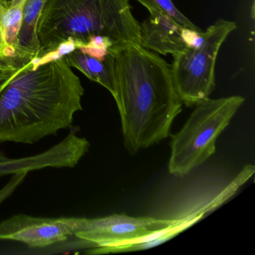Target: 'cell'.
Here are the masks:
<instances>
[{
  "label": "cell",
  "instance_id": "1",
  "mask_svg": "<svg viewBox=\"0 0 255 255\" xmlns=\"http://www.w3.org/2000/svg\"><path fill=\"white\" fill-rule=\"evenodd\" d=\"M116 95L124 142L131 154L160 142L170 135L181 113L171 65L138 44H114Z\"/></svg>",
  "mask_w": 255,
  "mask_h": 255
},
{
  "label": "cell",
  "instance_id": "2",
  "mask_svg": "<svg viewBox=\"0 0 255 255\" xmlns=\"http://www.w3.org/2000/svg\"><path fill=\"white\" fill-rule=\"evenodd\" d=\"M84 93L65 57L22 65L0 88V143L34 144L71 128Z\"/></svg>",
  "mask_w": 255,
  "mask_h": 255
},
{
  "label": "cell",
  "instance_id": "3",
  "mask_svg": "<svg viewBox=\"0 0 255 255\" xmlns=\"http://www.w3.org/2000/svg\"><path fill=\"white\" fill-rule=\"evenodd\" d=\"M97 35L109 37L115 44L140 45V23L129 0H47L37 25L38 54L67 40L85 42Z\"/></svg>",
  "mask_w": 255,
  "mask_h": 255
},
{
  "label": "cell",
  "instance_id": "4",
  "mask_svg": "<svg viewBox=\"0 0 255 255\" xmlns=\"http://www.w3.org/2000/svg\"><path fill=\"white\" fill-rule=\"evenodd\" d=\"M245 101L243 97L234 95L206 98L195 105L183 128L171 135L170 174L187 175L214 154L218 137L228 128Z\"/></svg>",
  "mask_w": 255,
  "mask_h": 255
},
{
  "label": "cell",
  "instance_id": "5",
  "mask_svg": "<svg viewBox=\"0 0 255 255\" xmlns=\"http://www.w3.org/2000/svg\"><path fill=\"white\" fill-rule=\"evenodd\" d=\"M236 29L235 22L219 19L204 32L205 38L201 46L186 47L173 56L171 72L174 87L186 107H194L210 98L216 86L215 68L219 50Z\"/></svg>",
  "mask_w": 255,
  "mask_h": 255
},
{
  "label": "cell",
  "instance_id": "6",
  "mask_svg": "<svg viewBox=\"0 0 255 255\" xmlns=\"http://www.w3.org/2000/svg\"><path fill=\"white\" fill-rule=\"evenodd\" d=\"M180 221L113 214L104 217L80 218L74 236L86 249L117 246L180 223Z\"/></svg>",
  "mask_w": 255,
  "mask_h": 255
},
{
  "label": "cell",
  "instance_id": "7",
  "mask_svg": "<svg viewBox=\"0 0 255 255\" xmlns=\"http://www.w3.org/2000/svg\"><path fill=\"white\" fill-rule=\"evenodd\" d=\"M255 172L253 165H246L242 171L230 181L212 180L208 183H197L198 189H189L182 192L170 209L167 220L189 222L201 220L207 213L214 211L229 200Z\"/></svg>",
  "mask_w": 255,
  "mask_h": 255
},
{
  "label": "cell",
  "instance_id": "8",
  "mask_svg": "<svg viewBox=\"0 0 255 255\" xmlns=\"http://www.w3.org/2000/svg\"><path fill=\"white\" fill-rule=\"evenodd\" d=\"M80 217H35L17 214L0 222V240L20 242L31 248L62 243L74 236Z\"/></svg>",
  "mask_w": 255,
  "mask_h": 255
},
{
  "label": "cell",
  "instance_id": "9",
  "mask_svg": "<svg viewBox=\"0 0 255 255\" xmlns=\"http://www.w3.org/2000/svg\"><path fill=\"white\" fill-rule=\"evenodd\" d=\"M77 132L78 129H71L60 142L33 156L14 159L0 153V177L28 174L45 168H74L90 147L87 138L80 136Z\"/></svg>",
  "mask_w": 255,
  "mask_h": 255
},
{
  "label": "cell",
  "instance_id": "10",
  "mask_svg": "<svg viewBox=\"0 0 255 255\" xmlns=\"http://www.w3.org/2000/svg\"><path fill=\"white\" fill-rule=\"evenodd\" d=\"M182 28L163 13L150 11V17L140 23V45L164 56H175L186 48Z\"/></svg>",
  "mask_w": 255,
  "mask_h": 255
},
{
  "label": "cell",
  "instance_id": "11",
  "mask_svg": "<svg viewBox=\"0 0 255 255\" xmlns=\"http://www.w3.org/2000/svg\"><path fill=\"white\" fill-rule=\"evenodd\" d=\"M46 2L47 0H26L16 50L15 65L18 68L28 63L39 53L37 25Z\"/></svg>",
  "mask_w": 255,
  "mask_h": 255
},
{
  "label": "cell",
  "instance_id": "12",
  "mask_svg": "<svg viewBox=\"0 0 255 255\" xmlns=\"http://www.w3.org/2000/svg\"><path fill=\"white\" fill-rule=\"evenodd\" d=\"M65 59L71 68L79 70L89 80L104 86L114 98L116 83L111 53H109L105 60L101 61L76 50L65 56Z\"/></svg>",
  "mask_w": 255,
  "mask_h": 255
},
{
  "label": "cell",
  "instance_id": "13",
  "mask_svg": "<svg viewBox=\"0 0 255 255\" xmlns=\"http://www.w3.org/2000/svg\"><path fill=\"white\" fill-rule=\"evenodd\" d=\"M198 222L197 220L190 221L185 222L180 225L179 228H176L174 231H171L168 234H165L163 237L152 240L150 242L144 243H125L123 244L117 245V246H105V247L95 248V249H89L88 254L89 255H106V254L124 253V252H138V251L147 250L152 249L159 245L163 244L165 242L175 237L183 231H186L188 228L192 227Z\"/></svg>",
  "mask_w": 255,
  "mask_h": 255
},
{
  "label": "cell",
  "instance_id": "14",
  "mask_svg": "<svg viewBox=\"0 0 255 255\" xmlns=\"http://www.w3.org/2000/svg\"><path fill=\"white\" fill-rule=\"evenodd\" d=\"M145 7L149 12L153 11H160L172 19L179 26L183 28L201 31L187 17L184 15L172 0H135Z\"/></svg>",
  "mask_w": 255,
  "mask_h": 255
},
{
  "label": "cell",
  "instance_id": "15",
  "mask_svg": "<svg viewBox=\"0 0 255 255\" xmlns=\"http://www.w3.org/2000/svg\"><path fill=\"white\" fill-rule=\"evenodd\" d=\"M114 44V41L109 37L101 35H93L85 42H77V50L83 54L104 61L108 56L110 48Z\"/></svg>",
  "mask_w": 255,
  "mask_h": 255
},
{
  "label": "cell",
  "instance_id": "16",
  "mask_svg": "<svg viewBox=\"0 0 255 255\" xmlns=\"http://www.w3.org/2000/svg\"><path fill=\"white\" fill-rule=\"evenodd\" d=\"M76 50L77 43L75 40L68 39L59 44L53 50L38 54L32 60L29 61V63L32 68H35L40 65L62 59Z\"/></svg>",
  "mask_w": 255,
  "mask_h": 255
},
{
  "label": "cell",
  "instance_id": "17",
  "mask_svg": "<svg viewBox=\"0 0 255 255\" xmlns=\"http://www.w3.org/2000/svg\"><path fill=\"white\" fill-rule=\"evenodd\" d=\"M26 175L27 174H14L8 183L0 189V204L12 195L13 192L23 183Z\"/></svg>",
  "mask_w": 255,
  "mask_h": 255
},
{
  "label": "cell",
  "instance_id": "18",
  "mask_svg": "<svg viewBox=\"0 0 255 255\" xmlns=\"http://www.w3.org/2000/svg\"><path fill=\"white\" fill-rule=\"evenodd\" d=\"M18 69L19 68L11 64L0 61V88L14 75Z\"/></svg>",
  "mask_w": 255,
  "mask_h": 255
},
{
  "label": "cell",
  "instance_id": "19",
  "mask_svg": "<svg viewBox=\"0 0 255 255\" xmlns=\"http://www.w3.org/2000/svg\"><path fill=\"white\" fill-rule=\"evenodd\" d=\"M8 8V5L0 0V61L4 62H5V51L2 35V18Z\"/></svg>",
  "mask_w": 255,
  "mask_h": 255
},
{
  "label": "cell",
  "instance_id": "20",
  "mask_svg": "<svg viewBox=\"0 0 255 255\" xmlns=\"http://www.w3.org/2000/svg\"><path fill=\"white\" fill-rule=\"evenodd\" d=\"M13 1H14V0H6V3L8 7H9V5L12 3Z\"/></svg>",
  "mask_w": 255,
  "mask_h": 255
},
{
  "label": "cell",
  "instance_id": "21",
  "mask_svg": "<svg viewBox=\"0 0 255 255\" xmlns=\"http://www.w3.org/2000/svg\"><path fill=\"white\" fill-rule=\"evenodd\" d=\"M1 1H2V2H4V3L6 4V5H7L6 0H1Z\"/></svg>",
  "mask_w": 255,
  "mask_h": 255
}]
</instances>
